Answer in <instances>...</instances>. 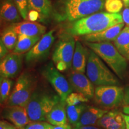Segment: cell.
I'll use <instances>...</instances> for the list:
<instances>
[{"label":"cell","instance_id":"1","mask_svg":"<svg viewBox=\"0 0 129 129\" xmlns=\"http://www.w3.org/2000/svg\"><path fill=\"white\" fill-rule=\"evenodd\" d=\"M122 23L123 19L120 13L98 12L75 21L67 29V33L72 36H83L103 31Z\"/></svg>","mask_w":129,"mask_h":129},{"label":"cell","instance_id":"2","mask_svg":"<svg viewBox=\"0 0 129 129\" xmlns=\"http://www.w3.org/2000/svg\"><path fill=\"white\" fill-rule=\"evenodd\" d=\"M105 0H59L55 18L59 21L75 22L101 10Z\"/></svg>","mask_w":129,"mask_h":129},{"label":"cell","instance_id":"3","mask_svg":"<svg viewBox=\"0 0 129 129\" xmlns=\"http://www.w3.org/2000/svg\"><path fill=\"white\" fill-rule=\"evenodd\" d=\"M85 44L93 50L119 78L122 79L127 68V60L110 42L90 43Z\"/></svg>","mask_w":129,"mask_h":129},{"label":"cell","instance_id":"4","mask_svg":"<svg viewBox=\"0 0 129 129\" xmlns=\"http://www.w3.org/2000/svg\"><path fill=\"white\" fill-rule=\"evenodd\" d=\"M61 101L58 94L46 91L35 90L26 106L31 121H44L47 114Z\"/></svg>","mask_w":129,"mask_h":129},{"label":"cell","instance_id":"5","mask_svg":"<svg viewBox=\"0 0 129 129\" xmlns=\"http://www.w3.org/2000/svg\"><path fill=\"white\" fill-rule=\"evenodd\" d=\"M86 73L88 78L97 87L120 84L115 75L91 49L89 50Z\"/></svg>","mask_w":129,"mask_h":129},{"label":"cell","instance_id":"6","mask_svg":"<svg viewBox=\"0 0 129 129\" xmlns=\"http://www.w3.org/2000/svg\"><path fill=\"white\" fill-rule=\"evenodd\" d=\"M37 80L29 72H24L17 79L6 105L26 107L36 90Z\"/></svg>","mask_w":129,"mask_h":129},{"label":"cell","instance_id":"7","mask_svg":"<svg viewBox=\"0 0 129 129\" xmlns=\"http://www.w3.org/2000/svg\"><path fill=\"white\" fill-rule=\"evenodd\" d=\"M75 44L76 42L72 35L67 32L62 35L52 55L53 63L59 71H64L72 68Z\"/></svg>","mask_w":129,"mask_h":129},{"label":"cell","instance_id":"8","mask_svg":"<svg viewBox=\"0 0 129 129\" xmlns=\"http://www.w3.org/2000/svg\"><path fill=\"white\" fill-rule=\"evenodd\" d=\"M124 89L118 85L98 86L95 88L94 101L105 109L117 107L124 101Z\"/></svg>","mask_w":129,"mask_h":129},{"label":"cell","instance_id":"9","mask_svg":"<svg viewBox=\"0 0 129 129\" xmlns=\"http://www.w3.org/2000/svg\"><path fill=\"white\" fill-rule=\"evenodd\" d=\"M42 75L50 84L62 101L65 102L69 94L72 93L73 88L69 81L54 67L52 62H50L43 69Z\"/></svg>","mask_w":129,"mask_h":129},{"label":"cell","instance_id":"10","mask_svg":"<svg viewBox=\"0 0 129 129\" xmlns=\"http://www.w3.org/2000/svg\"><path fill=\"white\" fill-rule=\"evenodd\" d=\"M54 30L47 32L26 54L25 60L28 64H35L44 60L47 57L49 51L55 40L53 33Z\"/></svg>","mask_w":129,"mask_h":129},{"label":"cell","instance_id":"11","mask_svg":"<svg viewBox=\"0 0 129 129\" xmlns=\"http://www.w3.org/2000/svg\"><path fill=\"white\" fill-rule=\"evenodd\" d=\"M67 79L76 92L81 93L88 99L94 98V84L83 73L72 70L67 74Z\"/></svg>","mask_w":129,"mask_h":129},{"label":"cell","instance_id":"12","mask_svg":"<svg viewBox=\"0 0 129 129\" xmlns=\"http://www.w3.org/2000/svg\"><path fill=\"white\" fill-rule=\"evenodd\" d=\"M23 54L16 53H9L1 60L0 74L1 77L13 78L20 73L23 64Z\"/></svg>","mask_w":129,"mask_h":129},{"label":"cell","instance_id":"13","mask_svg":"<svg viewBox=\"0 0 129 129\" xmlns=\"http://www.w3.org/2000/svg\"><path fill=\"white\" fill-rule=\"evenodd\" d=\"M1 118L9 121L17 129L23 127L31 121L26 107L21 106L6 105L1 110Z\"/></svg>","mask_w":129,"mask_h":129},{"label":"cell","instance_id":"14","mask_svg":"<svg viewBox=\"0 0 129 129\" xmlns=\"http://www.w3.org/2000/svg\"><path fill=\"white\" fill-rule=\"evenodd\" d=\"M17 35H25L30 37H41L46 30V26L32 21H23L13 23L7 27Z\"/></svg>","mask_w":129,"mask_h":129},{"label":"cell","instance_id":"15","mask_svg":"<svg viewBox=\"0 0 129 129\" xmlns=\"http://www.w3.org/2000/svg\"><path fill=\"white\" fill-rule=\"evenodd\" d=\"M124 25V23H120L103 31L83 35V40L85 42L90 43H102L114 41L121 31L123 29Z\"/></svg>","mask_w":129,"mask_h":129},{"label":"cell","instance_id":"16","mask_svg":"<svg viewBox=\"0 0 129 129\" xmlns=\"http://www.w3.org/2000/svg\"><path fill=\"white\" fill-rule=\"evenodd\" d=\"M96 125L104 129H125L123 114L116 110L108 111L98 121Z\"/></svg>","mask_w":129,"mask_h":129},{"label":"cell","instance_id":"17","mask_svg":"<svg viewBox=\"0 0 129 129\" xmlns=\"http://www.w3.org/2000/svg\"><path fill=\"white\" fill-rule=\"evenodd\" d=\"M108 111L94 106L87 105L79 121L74 127L96 125L97 122Z\"/></svg>","mask_w":129,"mask_h":129},{"label":"cell","instance_id":"18","mask_svg":"<svg viewBox=\"0 0 129 129\" xmlns=\"http://www.w3.org/2000/svg\"><path fill=\"white\" fill-rule=\"evenodd\" d=\"M89 55V50L77 41L72 59V69L74 71L84 73L86 71L87 64Z\"/></svg>","mask_w":129,"mask_h":129},{"label":"cell","instance_id":"19","mask_svg":"<svg viewBox=\"0 0 129 129\" xmlns=\"http://www.w3.org/2000/svg\"><path fill=\"white\" fill-rule=\"evenodd\" d=\"M46 121L53 126L68 124L67 104L60 101L50 111L46 117Z\"/></svg>","mask_w":129,"mask_h":129},{"label":"cell","instance_id":"20","mask_svg":"<svg viewBox=\"0 0 129 129\" xmlns=\"http://www.w3.org/2000/svg\"><path fill=\"white\" fill-rule=\"evenodd\" d=\"M20 16L14 0H3L0 9L1 20L9 23H17L21 20Z\"/></svg>","mask_w":129,"mask_h":129},{"label":"cell","instance_id":"21","mask_svg":"<svg viewBox=\"0 0 129 129\" xmlns=\"http://www.w3.org/2000/svg\"><path fill=\"white\" fill-rule=\"evenodd\" d=\"M114 45L121 54L129 60V26L123 28L114 41Z\"/></svg>","mask_w":129,"mask_h":129},{"label":"cell","instance_id":"22","mask_svg":"<svg viewBox=\"0 0 129 129\" xmlns=\"http://www.w3.org/2000/svg\"><path fill=\"white\" fill-rule=\"evenodd\" d=\"M41 38V37H30L25 35H18L17 43L13 52L23 54L29 51Z\"/></svg>","mask_w":129,"mask_h":129},{"label":"cell","instance_id":"23","mask_svg":"<svg viewBox=\"0 0 129 129\" xmlns=\"http://www.w3.org/2000/svg\"><path fill=\"white\" fill-rule=\"evenodd\" d=\"M29 10L38 12L44 17H48L53 12L49 0H28Z\"/></svg>","mask_w":129,"mask_h":129},{"label":"cell","instance_id":"24","mask_svg":"<svg viewBox=\"0 0 129 129\" xmlns=\"http://www.w3.org/2000/svg\"><path fill=\"white\" fill-rule=\"evenodd\" d=\"M87 105L81 104L76 105H67V115L69 123L74 127L79 121Z\"/></svg>","mask_w":129,"mask_h":129},{"label":"cell","instance_id":"25","mask_svg":"<svg viewBox=\"0 0 129 129\" xmlns=\"http://www.w3.org/2000/svg\"><path fill=\"white\" fill-rule=\"evenodd\" d=\"M14 81L11 78L1 77L0 78V102L1 104L6 102L12 92Z\"/></svg>","mask_w":129,"mask_h":129},{"label":"cell","instance_id":"26","mask_svg":"<svg viewBox=\"0 0 129 129\" xmlns=\"http://www.w3.org/2000/svg\"><path fill=\"white\" fill-rule=\"evenodd\" d=\"M12 30L6 28L3 32L1 40L9 51H13L17 43L18 36Z\"/></svg>","mask_w":129,"mask_h":129},{"label":"cell","instance_id":"27","mask_svg":"<svg viewBox=\"0 0 129 129\" xmlns=\"http://www.w3.org/2000/svg\"><path fill=\"white\" fill-rule=\"evenodd\" d=\"M122 0H105V8L106 12L111 13H119L123 7Z\"/></svg>","mask_w":129,"mask_h":129},{"label":"cell","instance_id":"28","mask_svg":"<svg viewBox=\"0 0 129 129\" xmlns=\"http://www.w3.org/2000/svg\"><path fill=\"white\" fill-rule=\"evenodd\" d=\"M88 99L79 93H71L68 95L65 100V102L68 105H76L87 102Z\"/></svg>","mask_w":129,"mask_h":129},{"label":"cell","instance_id":"29","mask_svg":"<svg viewBox=\"0 0 129 129\" xmlns=\"http://www.w3.org/2000/svg\"><path fill=\"white\" fill-rule=\"evenodd\" d=\"M14 1L18 8L22 18L25 20L28 19L29 10L28 0H14Z\"/></svg>","mask_w":129,"mask_h":129},{"label":"cell","instance_id":"30","mask_svg":"<svg viewBox=\"0 0 129 129\" xmlns=\"http://www.w3.org/2000/svg\"><path fill=\"white\" fill-rule=\"evenodd\" d=\"M53 125L46 121H30L23 127L18 129H51Z\"/></svg>","mask_w":129,"mask_h":129},{"label":"cell","instance_id":"31","mask_svg":"<svg viewBox=\"0 0 129 129\" xmlns=\"http://www.w3.org/2000/svg\"><path fill=\"white\" fill-rule=\"evenodd\" d=\"M0 129H17V128L8 121L1 120L0 121Z\"/></svg>","mask_w":129,"mask_h":129},{"label":"cell","instance_id":"32","mask_svg":"<svg viewBox=\"0 0 129 129\" xmlns=\"http://www.w3.org/2000/svg\"><path fill=\"white\" fill-rule=\"evenodd\" d=\"M9 50L7 49V48L5 46L3 41H0V57H1V60L3 58H4L6 56L9 54Z\"/></svg>","mask_w":129,"mask_h":129},{"label":"cell","instance_id":"33","mask_svg":"<svg viewBox=\"0 0 129 129\" xmlns=\"http://www.w3.org/2000/svg\"><path fill=\"white\" fill-rule=\"evenodd\" d=\"M122 17L124 23L129 26V7H126L122 11Z\"/></svg>","mask_w":129,"mask_h":129},{"label":"cell","instance_id":"34","mask_svg":"<svg viewBox=\"0 0 129 129\" xmlns=\"http://www.w3.org/2000/svg\"><path fill=\"white\" fill-rule=\"evenodd\" d=\"M123 102L125 105H129V85H127L124 88V97Z\"/></svg>","mask_w":129,"mask_h":129},{"label":"cell","instance_id":"35","mask_svg":"<svg viewBox=\"0 0 129 129\" xmlns=\"http://www.w3.org/2000/svg\"><path fill=\"white\" fill-rule=\"evenodd\" d=\"M39 14H38V12L34 10H31V12L29 13L28 14V19L31 20L32 22H34V21L35 20H37V18H38Z\"/></svg>","mask_w":129,"mask_h":129},{"label":"cell","instance_id":"36","mask_svg":"<svg viewBox=\"0 0 129 129\" xmlns=\"http://www.w3.org/2000/svg\"><path fill=\"white\" fill-rule=\"evenodd\" d=\"M73 129H104L101 127L95 125H88V126H82L79 127H74Z\"/></svg>","mask_w":129,"mask_h":129},{"label":"cell","instance_id":"37","mask_svg":"<svg viewBox=\"0 0 129 129\" xmlns=\"http://www.w3.org/2000/svg\"><path fill=\"white\" fill-rule=\"evenodd\" d=\"M52 129H72L71 125L66 124L63 125H59V126H53Z\"/></svg>","mask_w":129,"mask_h":129},{"label":"cell","instance_id":"38","mask_svg":"<svg viewBox=\"0 0 129 129\" xmlns=\"http://www.w3.org/2000/svg\"><path fill=\"white\" fill-rule=\"evenodd\" d=\"M123 112L126 115H129V105H125L122 108Z\"/></svg>","mask_w":129,"mask_h":129},{"label":"cell","instance_id":"39","mask_svg":"<svg viewBox=\"0 0 129 129\" xmlns=\"http://www.w3.org/2000/svg\"><path fill=\"white\" fill-rule=\"evenodd\" d=\"M124 4L126 7H129V0H122Z\"/></svg>","mask_w":129,"mask_h":129},{"label":"cell","instance_id":"40","mask_svg":"<svg viewBox=\"0 0 129 129\" xmlns=\"http://www.w3.org/2000/svg\"><path fill=\"white\" fill-rule=\"evenodd\" d=\"M125 129H129V125H125Z\"/></svg>","mask_w":129,"mask_h":129},{"label":"cell","instance_id":"41","mask_svg":"<svg viewBox=\"0 0 129 129\" xmlns=\"http://www.w3.org/2000/svg\"><path fill=\"white\" fill-rule=\"evenodd\" d=\"M51 129H52V128H51Z\"/></svg>","mask_w":129,"mask_h":129}]
</instances>
